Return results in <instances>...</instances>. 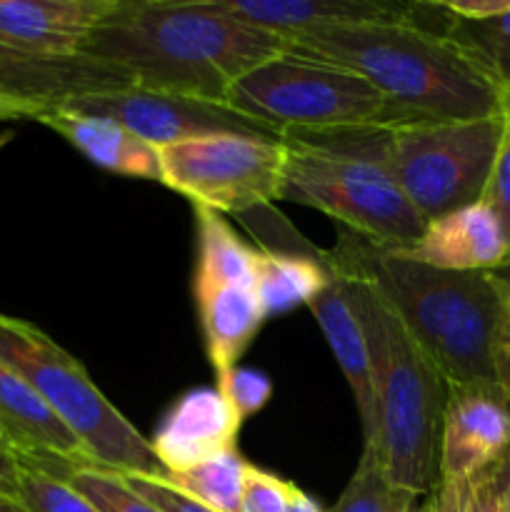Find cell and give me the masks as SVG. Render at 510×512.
I'll list each match as a JSON object with an SVG mask.
<instances>
[{
    "label": "cell",
    "instance_id": "6da1fadb",
    "mask_svg": "<svg viewBox=\"0 0 510 512\" xmlns=\"http://www.w3.org/2000/svg\"><path fill=\"white\" fill-rule=\"evenodd\" d=\"M230 13L223 0H120L85 45V58L120 65L148 93L225 105L230 88L288 50Z\"/></svg>",
    "mask_w": 510,
    "mask_h": 512
},
{
    "label": "cell",
    "instance_id": "7a4b0ae2",
    "mask_svg": "<svg viewBox=\"0 0 510 512\" xmlns=\"http://www.w3.org/2000/svg\"><path fill=\"white\" fill-rule=\"evenodd\" d=\"M330 255L383 295L448 385H503L495 343L508 295L505 275L430 268L345 228Z\"/></svg>",
    "mask_w": 510,
    "mask_h": 512
},
{
    "label": "cell",
    "instance_id": "3957f363",
    "mask_svg": "<svg viewBox=\"0 0 510 512\" xmlns=\"http://www.w3.org/2000/svg\"><path fill=\"white\" fill-rule=\"evenodd\" d=\"M363 75L400 118L478 120L503 105L500 85L458 43L415 20H370L310 30L290 40Z\"/></svg>",
    "mask_w": 510,
    "mask_h": 512
},
{
    "label": "cell",
    "instance_id": "277c9868",
    "mask_svg": "<svg viewBox=\"0 0 510 512\" xmlns=\"http://www.w3.org/2000/svg\"><path fill=\"white\" fill-rule=\"evenodd\" d=\"M343 270L370 355L375 438L363 448L375 450L390 488L428 498L438 485L440 428L448 380L410 338L383 295L363 275Z\"/></svg>",
    "mask_w": 510,
    "mask_h": 512
},
{
    "label": "cell",
    "instance_id": "5b68a950",
    "mask_svg": "<svg viewBox=\"0 0 510 512\" xmlns=\"http://www.w3.org/2000/svg\"><path fill=\"white\" fill-rule=\"evenodd\" d=\"M338 143L385 165L425 223L480 203L503 135L500 113L478 120L398 118L325 130Z\"/></svg>",
    "mask_w": 510,
    "mask_h": 512
},
{
    "label": "cell",
    "instance_id": "8992f818",
    "mask_svg": "<svg viewBox=\"0 0 510 512\" xmlns=\"http://www.w3.org/2000/svg\"><path fill=\"white\" fill-rule=\"evenodd\" d=\"M280 200L320 210L378 248H410L425 233L393 175L370 155L325 133H285Z\"/></svg>",
    "mask_w": 510,
    "mask_h": 512
},
{
    "label": "cell",
    "instance_id": "52a82bcc",
    "mask_svg": "<svg viewBox=\"0 0 510 512\" xmlns=\"http://www.w3.org/2000/svg\"><path fill=\"white\" fill-rule=\"evenodd\" d=\"M0 363L58 413L98 468L163 478L148 438L105 398L83 363L38 325L0 313Z\"/></svg>",
    "mask_w": 510,
    "mask_h": 512
},
{
    "label": "cell",
    "instance_id": "ba28073f",
    "mask_svg": "<svg viewBox=\"0 0 510 512\" xmlns=\"http://www.w3.org/2000/svg\"><path fill=\"white\" fill-rule=\"evenodd\" d=\"M225 108L273 135L325 133L398 120L378 90L350 68L288 48L245 73Z\"/></svg>",
    "mask_w": 510,
    "mask_h": 512
},
{
    "label": "cell",
    "instance_id": "9c48e42d",
    "mask_svg": "<svg viewBox=\"0 0 510 512\" xmlns=\"http://www.w3.org/2000/svg\"><path fill=\"white\" fill-rule=\"evenodd\" d=\"M163 185L193 205L245 215L280 200L285 168L283 138L213 133L158 150Z\"/></svg>",
    "mask_w": 510,
    "mask_h": 512
},
{
    "label": "cell",
    "instance_id": "30bf717a",
    "mask_svg": "<svg viewBox=\"0 0 510 512\" xmlns=\"http://www.w3.org/2000/svg\"><path fill=\"white\" fill-rule=\"evenodd\" d=\"M63 108L115 120L158 150L165 145L180 143V140L213 133L273 135L263 125L233 113L225 105L200 103V100L178 98V95L148 93V90L140 88L83 95V98L63 103ZM273 138H278V135H273Z\"/></svg>",
    "mask_w": 510,
    "mask_h": 512
},
{
    "label": "cell",
    "instance_id": "8fae6325",
    "mask_svg": "<svg viewBox=\"0 0 510 512\" xmlns=\"http://www.w3.org/2000/svg\"><path fill=\"white\" fill-rule=\"evenodd\" d=\"M510 445V390L503 385H448L438 480L463 483L498 463Z\"/></svg>",
    "mask_w": 510,
    "mask_h": 512
},
{
    "label": "cell",
    "instance_id": "7c38bea8",
    "mask_svg": "<svg viewBox=\"0 0 510 512\" xmlns=\"http://www.w3.org/2000/svg\"><path fill=\"white\" fill-rule=\"evenodd\" d=\"M0 440L20 465L63 478L73 468L95 465L78 435L20 375L0 363Z\"/></svg>",
    "mask_w": 510,
    "mask_h": 512
},
{
    "label": "cell",
    "instance_id": "4fadbf2b",
    "mask_svg": "<svg viewBox=\"0 0 510 512\" xmlns=\"http://www.w3.org/2000/svg\"><path fill=\"white\" fill-rule=\"evenodd\" d=\"M135 88L133 75L120 65L93 58H53L20 50L0 40V95L38 108H58L83 95Z\"/></svg>",
    "mask_w": 510,
    "mask_h": 512
},
{
    "label": "cell",
    "instance_id": "5bb4252c",
    "mask_svg": "<svg viewBox=\"0 0 510 512\" xmlns=\"http://www.w3.org/2000/svg\"><path fill=\"white\" fill-rule=\"evenodd\" d=\"M240 425L218 390L195 388L175 400L148 443L163 475L185 473L238 448Z\"/></svg>",
    "mask_w": 510,
    "mask_h": 512
},
{
    "label": "cell",
    "instance_id": "9a60e30c",
    "mask_svg": "<svg viewBox=\"0 0 510 512\" xmlns=\"http://www.w3.org/2000/svg\"><path fill=\"white\" fill-rule=\"evenodd\" d=\"M120 0H0V40L53 58H80Z\"/></svg>",
    "mask_w": 510,
    "mask_h": 512
},
{
    "label": "cell",
    "instance_id": "2e32d148",
    "mask_svg": "<svg viewBox=\"0 0 510 512\" xmlns=\"http://www.w3.org/2000/svg\"><path fill=\"white\" fill-rule=\"evenodd\" d=\"M403 258L453 273H475L510 265V240L485 200L435 218L410 248L398 250Z\"/></svg>",
    "mask_w": 510,
    "mask_h": 512
},
{
    "label": "cell",
    "instance_id": "e0dca14e",
    "mask_svg": "<svg viewBox=\"0 0 510 512\" xmlns=\"http://www.w3.org/2000/svg\"><path fill=\"white\" fill-rule=\"evenodd\" d=\"M330 258V280L318 298L308 305L323 330L328 348L333 353L335 363L343 370L348 388L353 393L355 410H358L360 430H363V445H370L375 438V400L373 383H370V355L365 343L363 325L355 313L353 295L345 270Z\"/></svg>",
    "mask_w": 510,
    "mask_h": 512
},
{
    "label": "cell",
    "instance_id": "ac0fdd59",
    "mask_svg": "<svg viewBox=\"0 0 510 512\" xmlns=\"http://www.w3.org/2000/svg\"><path fill=\"white\" fill-rule=\"evenodd\" d=\"M230 13L268 33L293 40L298 35L335 25L370 20H415L423 23L428 5L388 3V0H223Z\"/></svg>",
    "mask_w": 510,
    "mask_h": 512
},
{
    "label": "cell",
    "instance_id": "d6986e66",
    "mask_svg": "<svg viewBox=\"0 0 510 512\" xmlns=\"http://www.w3.org/2000/svg\"><path fill=\"white\" fill-rule=\"evenodd\" d=\"M35 123L58 133L83 158L108 173L163 183L158 148L140 140L138 135L130 133L125 125L115 123V120L103 118V115L75 113V110L58 105V108L43 110Z\"/></svg>",
    "mask_w": 510,
    "mask_h": 512
},
{
    "label": "cell",
    "instance_id": "ffe728a7",
    "mask_svg": "<svg viewBox=\"0 0 510 512\" xmlns=\"http://www.w3.org/2000/svg\"><path fill=\"white\" fill-rule=\"evenodd\" d=\"M283 228L285 235H275L283 243L255 253L253 290L268 318L308 308L330 280L328 250L313 248L288 223Z\"/></svg>",
    "mask_w": 510,
    "mask_h": 512
},
{
    "label": "cell",
    "instance_id": "44dd1931",
    "mask_svg": "<svg viewBox=\"0 0 510 512\" xmlns=\"http://www.w3.org/2000/svg\"><path fill=\"white\" fill-rule=\"evenodd\" d=\"M193 295L203 328L205 353L215 375H220L238 365L268 315L255 290L248 285L193 288Z\"/></svg>",
    "mask_w": 510,
    "mask_h": 512
},
{
    "label": "cell",
    "instance_id": "7402d4cb",
    "mask_svg": "<svg viewBox=\"0 0 510 512\" xmlns=\"http://www.w3.org/2000/svg\"><path fill=\"white\" fill-rule=\"evenodd\" d=\"M198 223V263H195L193 288H220V285H248L253 288L255 253L238 238L225 215L193 205Z\"/></svg>",
    "mask_w": 510,
    "mask_h": 512
},
{
    "label": "cell",
    "instance_id": "603a6c76",
    "mask_svg": "<svg viewBox=\"0 0 510 512\" xmlns=\"http://www.w3.org/2000/svg\"><path fill=\"white\" fill-rule=\"evenodd\" d=\"M248 468L250 463L235 448L218 458L205 460L185 473L163 475L160 480L205 508L215 512H240Z\"/></svg>",
    "mask_w": 510,
    "mask_h": 512
},
{
    "label": "cell",
    "instance_id": "cb8c5ba5",
    "mask_svg": "<svg viewBox=\"0 0 510 512\" xmlns=\"http://www.w3.org/2000/svg\"><path fill=\"white\" fill-rule=\"evenodd\" d=\"M440 33L480 63L500 90H510V10L493 20H463L440 5Z\"/></svg>",
    "mask_w": 510,
    "mask_h": 512
},
{
    "label": "cell",
    "instance_id": "d4e9b609",
    "mask_svg": "<svg viewBox=\"0 0 510 512\" xmlns=\"http://www.w3.org/2000/svg\"><path fill=\"white\" fill-rule=\"evenodd\" d=\"M83 498H88L100 512H160L153 503L135 493L123 475L110 473L98 465H83L63 475Z\"/></svg>",
    "mask_w": 510,
    "mask_h": 512
},
{
    "label": "cell",
    "instance_id": "484cf974",
    "mask_svg": "<svg viewBox=\"0 0 510 512\" xmlns=\"http://www.w3.org/2000/svg\"><path fill=\"white\" fill-rule=\"evenodd\" d=\"M20 512H100L65 478L20 465Z\"/></svg>",
    "mask_w": 510,
    "mask_h": 512
},
{
    "label": "cell",
    "instance_id": "4316f807",
    "mask_svg": "<svg viewBox=\"0 0 510 512\" xmlns=\"http://www.w3.org/2000/svg\"><path fill=\"white\" fill-rule=\"evenodd\" d=\"M390 483L385 478V470L380 465L373 448H363L358 460V468L350 475L348 485L340 493L338 503L330 512H385L388 510Z\"/></svg>",
    "mask_w": 510,
    "mask_h": 512
},
{
    "label": "cell",
    "instance_id": "83f0119b",
    "mask_svg": "<svg viewBox=\"0 0 510 512\" xmlns=\"http://www.w3.org/2000/svg\"><path fill=\"white\" fill-rule=\"evenodd\" d=\"M215 390L223 395L225 403L235 413L240 423L253 418L255 413L268 405L270 395H273V383L265 373L250 368H230L225 373L215 375Z\"/></svg>",
    "mask_w": 510,
    "mask_h": 512
},
{
    "label": "cell",
    "instance_id": "f1b7e54d",
    "mask_svg": "<svg viewBox=\"0 0 510 512\" xmlns=\"http://www.w3.org/2000/svg\"><path fill=\"white\" fill-rule=\"evenodd\" d=\"M500 120H503V135H500V148L495 155V168L490 175L488 190H485V203L493 208L503 225L505 235L510 240V90H503V105H500Z\"/></svg>",
    "mask_w": 510,
    "mask_h": 512
},
{
    "label": "cell",
    "instance_id": "f546056e",
    "mask_svg": "<svg viewBox=\"0 0 510 512\" xmlns=\"http://www.w3.org/2000/svg\"><path fill=\"white\" fill-rule=\"evenodd\" d=\"M293 488L295 485L290 480L250 465L240 512H288Z\"/></svg>",
    "mask_w": 510,
    "mask_h": 512
},
{
    "label": "cell",
    "instance_id": "4dcf8cb0",
    "mask_svg": "<svg viewBox=\"0 0 510 512\" xmlns=\"http://www.w3.org/2000/svg\"><path fill=\"white\" fill-rule=\"evenodd\" d=\"M123 478L135 493L143 495L160 512H215L205 508V505L195 503V500L185 498V495H180L178 490H173L168 483H163L160 478H153V475H123Z\"/></svg>",
    "mask_w": 510,
    "mask_h": 512
},
{
    "label": "cell",
    "instance_id": "1f68e13d",
    "mask_svg": "<svg viewBox=\"0 0 510 512\" xmlns=\"http://www.w3.org/2000/svg\"><path fill=\"white\" fill-rule=\"evenodd\" d=\"M460 488H463V512H505L493 465L470 480H463Z\"/></svg>",
    "mask_w": 510,
    "mask_h": 512
},
{
    "label": "cell",
    "instance_id": "d6a6232c",
    "mask_svg": "<svg viewBox=\"0 0 510 512\" xmlns=\"http://www.w3.org/2000/svg\"><path fill=\"white\" fill-rule=\"evenodd\" d=\"M0 508L20 510V463L0 440Z\"/></svg>",
    "mask_w": 510,
    "mask_h": 512
},
{
    "label": "cell",
    "instance_id": "836d02e7",
    "mask_svg": "<svg viewBox=\"0 0 510 512\" xmlns=\"http://www.w3.org/2000/svg\"><path fill=\"white\" fill-rule=\"evenodd\" d=\"M440 5L463 20H493L510 10V0H443Z\"/></svg>",
    "mask_w": 510,
    "mask_h": 512
},
{
    "label": "cell",
    "instance_id": "e575fe53",
    "mask_svg": "<svg viewBox=\"0 0 510 512\" xmlns=\"http://www.w3.org/2000/svg\"><path fill=\"white\" fill-rule=\"evenodd\" d=\"M495 363H498V378L503 388L510 390V285L503 303V315H500L498 343H495Z\"/></svg>",
    "mask_w": 510,
    "mask_h": 512
},
{
    "label": "cell",
    "instance_id": "d590c367",
    "mask_svg": "<svg viewBox=\"0 0 510 512\" xmlns=\"http://www.w3.org/2000/svg\"><path fill=\"white\" fill-rule=\"evenodd\" d=\"M425 512H463V488H460V483L438 480L433 493L425 498Z\"/></svg>",
    "mask_w": 510,
    "mask_h": 512
},
{
    "label": "cell",
    "instance_id": "8d00e7d4",
    "mask_svg": "<svg viewBox=\"0 0 510 512\" xmlns=\"http://www.w3.org/2000/svg\"><path fill=\"white\" fill-rule=\"evenodd\" d=\"M45 108H38V105L23 103V100H13L0 95V123L3 120H38V115L43 113Z\"/></svg>",
    "mask_w": 510,
    "mask_h": 512
},
{
    "label": "cell",
    "instance_id": "74e56055",
    "mask_svg": "<svg viewBox=\"0 0 510 512\" xmlns=\"http://www.w3.org/2000/svg\"><path fill=\"white\" fill-rule=\"evenodd\" d=\"M385 512H425L423 495H415L410 490L393 488L388 498V510Z\"/></svg>",
    "mask_w": 510,
    "mask_h": 512
},
{
    "label": "cell",
    "instance_id": "f35d334b",
    "mask_svg": "<svg viewBox=\"0 0 510 512\" xmlns=\"http://www.w3.org/2000/svg\"><path fill=\"white\" fill-rule=\"evenodd\" d=\"M493 470H495V480H498L500 495H503L505 512H510V445L505 448V453L500 455L498 463L493 465Z\"/></svg>",
    "mask_w": 510,
    "mask_h": 512
},
{
    "label": "cell",
    "instance_id": "ab89813d",
    "mask_svg": "<svg viewBox=\"0 0 510 512\" xmlns=\"http://www.w3.org/2000/svg\"><path fill=\"white\" fill-rule=\"evenodd\" d=\"M288 512H325V510L320 508V503L313 498V495H308L305 490H300L298 485H295L293 495H290Z\"/></svg>",
    "mask_w": 510,
    "mask_h": 512
},
{
    "label": "cell",
    "instance_id": "60d3db41",
    "mask_svg": "<svg viewBox=\"0 0 510 512\" xmlns=\"http://www.w3.org/2000/svg\"><path fill=\"white\" fill-rule=\"evenodd\" d=\"M8 140H10V133H0V148H3V145L8 143Z\"/></svg>",
    "mask_w": 510,
    "mask_h": 512
},
{
    "label": "cell",
    "instance_id": "b9f144b4",
    "mask_svg": "<svg viewBox=\"0 0 510 512\" xmlns=\"http://www.w3.org/2000/svg\"><path fill=\"white\" fill-rule=\"evenodd\" d=\"M0 512H20V510H8V508H0Z\"/></svg>",
    "mask_w": 510,
    "mask_h": 512
},
{
    "label": "cell",
    "instance_id": "7bdbcfd3",
    "mask_svg": "<svg viewBox=\"0 0 510 512\" xmlns=\"http://www.w3.org/2000/svg\"><path fill=\"white\" fill-rule=\"evenodd\" d=\"M508 268H510V265H508ZM505 280H508V285H510V275H508V278H505Z\"/></svg>",
    "mask_w": 510,
    "mask_h": 512
}]
</instances>
